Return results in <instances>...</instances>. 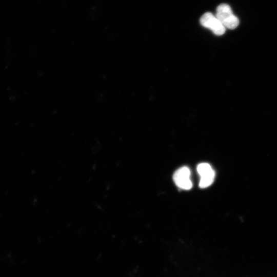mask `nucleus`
<instances>
[{
    "label": "nucleus",
    "instance_id": "nucleus-2",
    "mask_svg": "<svg viewBox=\"0 0 277 277\" xmlns=\"http://www.w3.org/2000/svg\"><path fill=\"white\" fill-rule=\"evenodd\" d=\"M200 24L211 30L216 35H222L225 32L226 28L220 21L210 12H206L200 18Z\"/></svg>",
    "mask_w": 277,
    "mask_h": 277
},
{
    "label": "nucleus",
    "instance_id": "nucleus-3",
    "mask_svg": "<svg viewBox=\"0 0 277 277\" xmlns=\"http://www.w3.org/2000/svg\"><path fill=\"white\" fill-rule=\"evenodd\" d=\"M197 171L200 176L199 186L205 188L210 186L215 174L211 166L207 163H200L197 166Z\"/></svg>",
    "mask_w": 277,
    "mask_h": 277
},
{
    "label": "nucleus",
    "instance_id": "nucleus-1",
    "mask_svg": "<svg viewBox=\"0 0 277 277\" xmlns=\"http://www.w3.org/2000/svg\"><path fill=\"white\" fill-rule=\"evenodd\" d=\"M215 16L225 28L234 29L239 24L238 18L233 13L230 7L226 4H222L217 6Z\"/></svg>",
    "mask_w": 277,
    "mask_h": 277
},
{
    "label": "nucleus",
    "instance_id": "nucleus-4",
    "mask_svg": "<svg viewBox=\"0 0 277 277\" xmlns=\"http://www.w3.org/2000/svg\"><path fill=\"white\" fill-rule=\"evenodd\" d=\"M190 174V170L188 167L184 166L179 168L175 172L173 177L176 185L184 190L190 189L192 187Z\"/></svg>",
    "mask_w": 277,
    "mask_h": 277
}]
</instances>
